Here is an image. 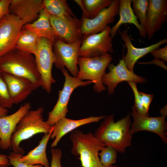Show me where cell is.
<instances>
[{
	"mask_svg": "<svg viewBox=\"0 0 167 167\" xmlns=\"http://www.w3.org/2000/svg\"><path fill=\"white\" fill-rule=\"evenodd\" d=\"M131 2V0H119L118 12L119 18L116 24L110 28V35L112 38L115 36L121 25L127 23L135 25L142 37H145L146 36L145 29L140 24L133 11Z\"/></svg>",
	"mask_w": 167,
	"mask_h": 167,
	"instance_id": "cell-21",
	"label": "cell"
},
{
	"mask_svg": "<svg viewBox=\"0 0 167 167\" xmlns=\"http://www.w3.org/2000/svg\"><path fill=\"white\" fill-rule=\"evenodd\" d=\"M111 28L108 26L102 32L88 36L82 39L79 48V57H97L113 53L112 39L110 34Z\"/></svg>",
	"mask_w": 167,
	"mask_h": 167,
	"instance_id": "cell-8",
	"label": "cell"
},
{
	"mask_svg": "<svg viewBox=\"0 0 167 167\" xmlns=\"http://www.w3.org/2000/svg\"><path fill=\"white\" fill-rule=\"evenodd\" d=\"M8 113V110L7 109L0 107V118L7 115Z\"/></svg>",
	"mask_w": 167,
	"mask_h": 167,
	"instance_id": "cell-37",
	"label": "cell"
},
{
	"mask_svg": "<svg viewBox=\"0 0 167 167\" xmlns=\"http://www.w3.org/2000/svg\"><path fill=\"white\" fill-rule=\"evenodd\" d=\"M131 3L134 14L139 19L140 24L145 29L148 0H132Z\"/></svg>",
	"mask_w": 167,
	"mask_h": 167,
	"instance_id": "cell-28",
	"label": "cell"
},
{
	"mask_svg": "<svg viewBox=\"0 0 167 167\" xmlns=\"http://www.w3.org/2000/svg\"><path fill=\"white\" fill-rule=\"evenodd\" d=\"M0 165H10L9 160L6 155L0 154Z\"/></svg>",
	"mask_w": 167,
	"mask_h": 167,
	"instance_id": "cell-36",
	"label": "cell"
},
{
	"mask_svg": "<svg viewBox=\"0 0 167 167\" xmlns=\"http://www.w3.org/2000/svg\"><path fill=\"white\" fill-rule=\"evenodd\" d=\"M70 138L72 143L71 153L79 156L82 167H106L101 163L98 155L99 152L105 146L92 133H84L77 130L71 134Z\"/></svg>",
	"mask_w": 167,
	"mask_h": 167,
	"instance_id": "cell-4",
	"label": "cell"
},
{
	"mask_svg": "<svg viewBox=\"0 0 167 167\" xmlns=\"http://www.w3.org/2000/svg\"><path fill=\"white\" fill-rule=\"evenodd\" d=\"M11 0H0V19L6 14L9 13Z\"/></svg>",
	"mask_w": 167,
	"mask_h": 167,
	"instance_id": "cell-34",
	"label": "cell"
},
{
	"mask_svg": "<svg viewBox=\"0 0 167 167\" xmlns=\"http://www.w3.org/2000/svg\"><path fill=\"white\" fill-rule=\"evenodd\" d=\"M108 67L109 71L104 74L102 81L103 84L107 87L109 95L114 93L115 88L121 82L127 81L144 83L147 81L145 78L130 71L127 67L123 58L120 59L116 65L110 63Z\"/></svg>",
	"mask_w": 167,
	"mask_h": 167,
	"instance_id": "cell-14",
	"label": "cell"
},
{
	"mask_svg": "<svg viewBox=\"0 0 167 167\" xmlns=\"http://www.w3.org/2000/svg\"><path fill=\"white\" fill-rule=\"evenodd\" d=\"M113 0H75L83 12V17L92 19L111 4Z\"/></svg>",
	"mask_w": 167,
	"mask_h": 167,
	"instance_id": "cell-24",
	"label": "cell"
},
{
	"mask_svg": "<svg viewBox=\"0 0 167 167\" xmlns=\"http://www.w3.org/2000/svg\"><path fill=\"white\" fill-rule=\"evenodd\" d=\"M152 55L156 58H161L164 61H167V46L160 49H156L151 53Z\"/></svg>",
	"mask_w": 167,
	"mask_h": 167,
	"instance_id": "cell-33",
	"label": "cell"
},
{
	"mask_svg": "<svg viewBox=\"0 0 167 167\" xmlns=\"http://www.w3.org/2000/svg\"><path fill=\"white\" fill-rule=\"evenodd\" d=\"M44 8L42 0H11L10 13L18 18L24 25L38 17Z\"/></svg>",
	"mask_w": 167,
	"mask_h": 167,
	"instance_id": "cell-17",
	"label": "cell"
},
{
	"mask_svg": "<svg viewBox=\"0 0 167 167\" xmlns=\"http://www.w3.org/2000/svg\"><path fill=\"white\" fill-rule=\"evenodd\" d=\"M54 41L38 37L37 49L34 55L41 75V87L48 93L51 91L52 84L56 82L52 74L53 66L56 61L53 50Z\"/></svg>",
	"mask_w": 167,
	"mask_h": 167,
	"instance_id": "cell-6",
	"label": "cell"
},
{
	"mask_svg": "<svg viewBox=\"0 0 167 167\" xmlns=\"http://www.w3.org/2000/svg\"><path fill=\"white\" fill-rule=\"evenodd\" d=\"M26 78L36 89L41 87V75L33 55L15 49L0 58V73Z\"/></svg>",
	"mask_w": 167,
	"mask_h": 167,
	"instance_id": "cell-2",
	"label": "cell"
},
{
	"mask_svg": "<svg viewBox=\"0 0 167 167\" xmlns=\"http://www.w3.org/2000/svg\"><path fill=\"white\" fill-rule=\"evenodd\" d=\"M49 19L57 39L69 44L82 40L80 20L72 17L62 19L51 15Z\"/></svg>",
	"mask_w": 167,
	"mask_h": 167,
	"instance_id": "cell-13",
	"label": "cell"
},
{
	"mask_svg": "<svg viewBox=\"0 0 167 167\" xmlns=\"http://www.w3.org/2000/svg\"><path fill=\"white\" fill-rule=\"evenodd\" d=\"M145 30L148 39L160 30L167 19V0H149Z\"/></svg>",
	"mask_w": 167,
	"mask_h": 167,
	"instance_id": "cell-15",
	"label": "cell"
},
{
	"mask_svg": "<svg viewBox=\"0 0 167 167\" xmlns=\"http://www.w3.org/2000/svg\"><path fill=\"white\" fill-rule=\"evenodd\" d=\"M118 31L127 49L126 54L123 58L124 60L127 68L132 72H134L135 65L139 59L152 51L159 48L161 45L167 42V38H165L148 46L137 48L135 47L131 42L127 29L122 31L119 29Z\"/></svg>",
	"mask_w": 167,
	"mask_h": 167,
	"instance_id": "cell-19",
	"label": "cell"
},
{
	"mask_svg": "<svg viewBox=\"0 0 167 167\" xmlns=\"http://www.w3.org/2000/svg\"><path fill=\"white\" fill-rule=\"evenodd\" d=\"M160 113L162 116L166 117L167 115V105H165L160 110Z\"/></svg>",
	"mask_w": 167,
	"mask_h": 167,
	"instance_id": "cell-38",
	"label": "cell"
},
{
	"mask_svg": "<svg viewBox=\"0 0 167 167\" xmlns=\"http://www.w3.org/2000/svg\"><path fill=\"white\" fill-rule=\"evenodd\" d=\"M24 25L18 18L10 13L0 19V58L15 49Z\"/></svg>",
	"mask_w": 167,
	"mask_h": 167,
	"instance_id": "cell-10",
	"label": "cell"
},
{
	"mask_svg": "<svg viewBox=\"0 0 167 167\" xmlns=\"http://www.w3.org/2000/svg\"><path fill=\"white\" fill-rule=\"evenodd\" d=\"M81 42V41H79L69 44L57 39L53 44V50L56 59L54 64L55 66L61 70L66 66L75 77H77L79 72L78 60Z\"/></svg>",
	"mask_w": 167,
	"mask_h": 167,
	"instance_id": "cell-9",
	"label": "cell"
},
{
	"mask_svg": "<svg viewBox=\"0 0 167 167\" xmlns=\"http://www.w3.org/2000/svg\"><path fill=\"white\" fill-rule=\"evenodd\" d=\"M23 27L33 32L38 37L54 41L57 39L51 25L49 14L44 8L41 11L36 20L32 23L24 24Z\"/></svg>",
	"mask_w": 167,
	"mask_h": 167,
	"instance_id": "cell-23",
	"label": "cell"
},
{
	"mask_svg": "<svg viewBox=\"0 0 167 167\" xmlns=\"http://www.w3.org/2000/svg\"><path fill=\"white\" fill-rule=\"evenodd\" d=\"M65 81L62 90L58 91L59 97L53 109L49 113L47 123L52 127L60 119L66 118L68 112L67 105L73 91L79 86H85L92 83L88 80L83 81L71 76L65 68L62 70Z\"/></svg>",
	"mask_w": 167,
	"mask_h": 167,
	"instance_id": "cell-7",
	"label": "cell"
},
{
	"mask_svg": "<svg viewBox=\"0 0 167 167\" xmlns=\"http://www.w3.org/2000/svg\"><path fill=\"white\" fill-rule=\"evenodd\" d=\"M112 60L109 53L94 57L84 58L79 57L78 65L79 70L77 77L82 80L88 79L94 84L93 88L98 93L106 89L102 83V79L105 70Z\"/></svg>",
	"mask_w": 167,
	"mask_h": 167,
	"instance_id": "cell-5",
	"label": "cell"
},
{
	"mask_svg": "<svg viewBox=\"0 0 167 167\" xmlns=\"http://www.w3.org/2000/svg\"><path fill=\"white\" fill-rule=\"evenodd\" d=\"M44 9L49 15L62 19L71 17L76 18L66 0H44Z\"/></svg>",
	"mask_w": 167,
	"mask_h": 167,
	"instance_id": "cell-26",
	"label": "cell"
},
{
	"mask_svg": "<svg viewBox=\"0 0 167 167\" xmlns=\"http://www.w3.org/2000/svg\"><path fill=\"white\" fill-rule=\"evenodd\" d=\"M119 5V0H113L109 6L104 9L94 18L88 19L82 17L80 20L82 39L102 32L108 24L113 23L118 14Z\"/></svg>",
	"mask_w": 167,
	"mask_h": 167,
	"instance_id": "cell-11",
	"label": "cell"
},
{
	"mask_svg": "<svg viewBox=\"0 0 167 167\" xmlns=\"http://www.w3.org/2000/svg\"><path fill=\"white\" fill-rule=\"evenodd\" d=\"M105 116L90 117L79 120H72L64 118L59 119L53 126L50 138L54 139L51 145V148L56 146L62 138L66 134L77 128L91 123L98 122Z\"/></svg>",
	"mask_w": 167,
	"mask_h": 167,
	"instance_id": "cell-20",
	"label": "cell"
},
{
	"mask_svg": "<svg viewBox=\"0 0 167 167\" xmlns=\"http://www.w3.org/2000/svg\"><path fill=\"white\" fill-rule=\"evenodd\" d=\"M9 165H0V167H10Z\"/></svg>",
	"mask_w": 167,
	"mask_h": 167,
	"instance_id": "cell-39",
	"label": "cell"
},
{
	"mask_svg": "<svg viewBox=\"0 0 167 167\" xmlns=\"http://www.w3.org/2000/svg\"><path fill=\"white\" fill-rule=\"evenodd\" d=\"M23 156L14 152H10L7 156L9 163L14 167H44L41 165H31L21 162L19 160Z\"/></svg>",
	"mask_w": 167,
	"mask_h": 167,
	"instance_id": "cell-31",
	"label": "cell"
},
{
	"mask_svg": "<svg viewBox=\"0 0 167 167\" xmlns=\"http://www.w3.org/2000/svg\"><path fill=\"white\" fill-rule=\"evenodd\" d=\"M131 115L133 118L131 124L130 131L133 134L138 132L147 131L158 135L165 144L167 143V123L166 117L161 115L156 117H150L142 115L137 113L134 106L132 107Z\"/></svg>",
	"mask_w": 167,
	"mask_h": 167,
	"instance_id": "cell-12",
	"label": "cell"
},
{
	"mask_svg": "<svg viewBox=\"0 0 167 167\" xmlns=\"http://www.w3.org/2000/svg\"><path fill=\"white\" fill-rule=\"evenodd\" d=\"M53 129V126L49 132L45 134L39 141V145L29 151L27 154L22 156L19 159V161L30 165H41L44 167H50L47 156L46 149Z\"/></svg>",
	"mask_w": 167,
	"mask_h": 167,
	"instance_id": "cell-22",
	"label": "cell"
},
{
	"mask_svg": "<svg viewBox=\"0 0 167 167\" xmlns=\"http://www.w3.org/2000/svg\"><path fill=\"white\" fill-rule=\"evenodd\" d=\"M44 109L42 107L35 110H30L20 120L11 138V148L13 152L23 155L24 150L19 146L22 141L37 134L50 132L53 126L44 121Z\"/></svg>",
	"mask_w": 167,
	"mask_h": 167,
	"instance_id": "cell-3",
	"label": "cell"
},
{
	"mask_svg": "<svg viewBox=\"0 0 167 167\" xmlns=\"http://www.w3.org/2000/svg\"><path fill=\"white\" fill-rule=\"evenodd\" d=\"M134 95V105L136 111L139 114L149 116V110L153 97V94H147L139 91L137 88V83L128 82Z\"/></svg>",
	"mask_w": 167,
	"mask_h": 167,
	"instance_id": "cell-27",
	"label": "cell"
},
{
	"mask_svg": "<svg viewBox=\"0 0 167 167\" xmlns=\"http://www.w3.org/2000/svg\"><path fill=\"white\" fill-rule=\"evenodd\" d=\"M51 161L50 167H62L61 162L62 152L58 148H51Z\"/></svg>",
	"mask_w": 167,
	"mask_h": 167,
	"instance_id": "cell-32",
	"label": "cell"
},
{
	"mask_svg": "<svg viewBox=\"0 0 167 167\" xmlns=\"http://www.w3.org/2000/svg\"><path fill=\"white\" fill-rule=\"evenodd\" d=\"M38 36L23 27L17 41L15 49L33 55L37 49Z\"/></svg>",
	"mask_w": 167,
	"mask_h": 167,
	"instance_id": "cell-25",
	"label": "cell"
},
{
	"mask_svg": "<svg viewBox=\"0 0 167 167\" xmlns=\"http://www.w3.org/2000/svg\"><path fill=\"white\" fill-rule=\"evenodd\" d=\"M31 108V103L26 102L13 113L0 118V148H11V138L16 126Z\"/></svg>",
	"mask_w": 167,
	"mask_h": 167,
	"instance_id": "cell-16",
	"label": "cell"
},
{
	"mask_svg": "<svg viewBox=\"0 0 167 167\" xmlns=\"http://www.w3.org/2000/svg\"><path fill=\"white\" fill-rule=\"evenodd\" d=\"M114 117L113 114L105 116L94 135L105 146L112 147L123 153L132 144V135L130 131L131 119L129 113L115 122Z\"/></svg>",
	"mask_w": 167,
	"mask_h": 167,
	"instance_id": "cell-1",
	"label": "cell"
},
{
	"mask_svg": "<svg viewBox=\"0 0 167 167\" xmlns=\"http://www.w3.org/2000/svg\"><path fill=\"white\" fill-rule=\"evenodd\" d=\"M6 84L14 104L23 101L36 89L29 79L6 73H0Z\"/></svg>",
	"mask_w": 167,
	"mask_h": 167,
	"instance_id": "cell-18",
	"label": "cell"
},
{
	"mask_svg": "<svg viewBox=\"0 0 167 167\" xmlns=\"http://www.w3.org/2000/svg\"><path fill=\"white\" fill-rule=\"evenodd\" d=\"M140 64H154L157 65L164 69L167 70V66L164 60H160L158 58H155L152 61L148 62H139Z\"/></svg>",
	"mask_w": 167,
	"mask_h": 167,
	"instance_id": "cell-35",
	"label": "cell"
},
{
	"mask_svg": "<svg viewBox=\"0 0 167 167\" xmlns=\"http://www.w3.org/2000/svg\"><path fill=\"white\" fill-rule=\"evenodd\" d=\"M14 104L7 85L0 74V107L11 109Z\"/></svg>",
	"mask_w": 167,
	"mask_h": 167,
	"instance_id": "cell-30",
	"label": "cell"
},
{
	"mask_svg": "<svg viewBox=\"0 0 167 167\" xmlns=\"http://www.w3.org/2000/svg\"><path fill=\"white\" fill-rule=\"evenodd\" d=\"M101 151L98 155L100 162L103 166L108 167L112 165L116 162L118 152L114 148L107 146Z\"/></svg>",
	"mask_w": 167,
	"mask_h": 167,
	"instance_id": "cell-29",
	"label": "cell"
}]
</instances>
